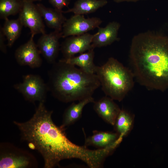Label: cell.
Listing matches in <instances>:
<instances>
[{"label": "cell", "instance_id": "12", "mask_svg": "<svg viewBox=\"0 0 168 168\" xmlns=\"http://www.w3.org/2000/svg\"><path fill=\"white\" fill-rule=\"evenodd\" d=\"M114 100L106 96L93 102V109L96 113L105 121L112 125H114L121 110Z\"/></svg>", "mask_w": 168, "mask_h": 168}, {"label": "cell", "instance_id": "11", "mask_svg": "<svg viewBox=\"0 0 168 168\" xmlns=\"http://www.w3.org/2000/svg\"><path fill=\"white\" fill-rule=\"evenodd\" d=\"M61 37V32L54 30L48 34H42L38 40L36 45L40 53L50 63L56 62L60 50L59 40Z\"/></svg>", "mask_w": 168, "mask_h": 168}, {"label": "cell", "instance_id": "4", "mask_svg": "<svg viewBox=\"0 0 168 168\" xmlns=\"http://www.w3.org/2000/svg\"><path fill=\"white\" fill-rule=\"evenodd\" d=\"M95 74L103 92L114 100L122 101L134 86V77L131 70L113 57L96 66Z\"/></svg>", "mask_w": 168, "mask_h": 168}, {"label": "cell", "instance_id": "20", "mask_svg": "<svg viewBox=\"0 0 168 168\" xmlns=\"http://www.w3.org/2000/svg\"><path fill=\"white\" fill-rule=\"evenodd\" d=\"M133 116L129 112L121 110L114 125L120 136L123 138L130 132L133 126Z\"/></svg>", "mask_w": 168, "mask_h": 168}, {"label": "cell", "instance_id": "3", "mask_svg": "<svg viewBox=\"0 0 168 168\" xmlns=\"http://www.w3.org/2000/svg\"><path fill=\"white\" fill-rule=\"evenodd\" d=\"M48 77V89L56 98L65 103L92 96L100 86L96 74L86 72L62 59L53 64Z\"/></svg>", "mask_w": 168, "mask_h": 168}, {"label": "cell", "instance_id": "16", "mask_svg": "<svg viewBox=\"0 0 168 168\" xmlns=\"http://www.w3.org/2000/svg\"><path fill=\"white\" fill-rule=\"evenodd\" d=\"M94 101V98L91 96L79 101L77 103L73 102L65 110L63 115L62 124L60 126L64 128L78 120L82 116V110L85 106Z\"/></svg>", "mask_w": 168, "mask_h": 168}, {"label": "cell", "instance_id": "19", "mask_svg": "<svg viewBox=\"0 0 168 168\" xmlns=\"http://www.w3.org/2000/svg\"><path fill=\"white\" fill-rule=\"evenodd\" d=\"M2 27V32L7 40V45L11 47L20 36L23 25L19 18L9 19L7 18Z\"/></svg>", "mask_w": 168, "mask_h": 168}, {"label": "cell", "instance_id": "10", "mask_svg": "<svg viewBox=\"0 0 168 168\" xmlns=\"http://www.w3.org/2000/svg\"><path fill=\"white\" fill-rule=\"evenodd\" d=\"M31 35L26 43L19 47L16 50L15 57L17 62L21 66H28L32 68L39 67L42 60L40 52Z\"/></svg>", "mask_w": 168, "mask_h": 168}, {"label": "cell", "instance_id": "18", "mask_svg": "<svg viewBox=\"0 0 168 168\" xmlns=\"http://www.w3.org/2000/svg\"><path fill=\"white\" fill-rule=\"evenodd\" d=\"M106 0H77L72 7L63 13L72 12L83 15L92 13L107 3Z\"/></svg>", "mask_w": 168, "mask_h": 168}, {"label": "cell", "instance_id": "14", "mask_svg": "<svg viewBox=\"0 0 168 168\" xmlns=\"http://www.w3.org/2000/svg\"><path fill=\"white\" fill-rule=\"evenodd\" d=\"M36 5L48 27L54 30L61 32L63 25L67 20L63 14V11L48 8L41 4Z\"/></svg>", "mask_w": 168, "mask_h": 168}, {"label": "cell", "instance_id": "6", "mask_svg": "<svg viewBox=\"0 0 168 168\" xmlns=\"http://www.w3.org/2000/svg\"><path fill=\"white\" fill-rule=\"evenodd\" d=\"M99 18L94 17L86 18L83 15L74 14L67 19L61 31L62 37L78 35L98 28L102 23Z\"/></svg>", "mask_w": 168, "mask_h": 168}, {"label": "cell", "instance_id": "2", "mask_svg": "<svg viewBox=\"0 0 168 168\" xmlns=\"http://www.w3.org/2000/svg\"><path fill=\"white\" fill-rule=\"evenodd\" d=\"M129 59L134 78L149 90L168 89V38L149 33L135 36Z\"/></svg>", "mask_w": 168, "mask_h": 168}, {"label": "cell", "instance_id": "5", "mask_svg": "<svg viewBox=\"0 0 168 168\" xmlns=\"http://www.w3.org/2000/svg\"><path fill=\"white\" fill-rule=\"evenodd\" d=\"M14 88L27 100L34 102L45 101L47 86L38 75L28 74L24 76L22 82L16 84Z\"/></svg>", "mask_w": 168, "mask_h": 168}, {"label": "cell", "instance_id": "9", "mask_svg": "<svg viewBox=\"0 0 168 168\" xmlns=\"http://www.w3.org/2000/svg\"><path fill=\"white\" fill-rule=\"evenodd\" d=\"M94 36V34L86 33L69 36L66 38L62 42L60 47L64 59L72 58L76 54H80L93 48L92 42Z\"/></svg>", "mask_w": 168, "mask_h": 168}, {"label": "cell", "instance_id": "1", "mask_svg": "<svg viewBox=\"0 0 168 168\" xmlns=\"http://www.w3.org/2000/svg\"><path fill=\"white\" fill-rule=\"evenodd\" d=\"M44 103L39 102L29 120L13 122L20 132L21 139L30 148L42 155L44 168L54 167L64 159L76 158L85 161L89 156L88 149L74 144L68 138L64 128L54 124L52 118L53 111L48 110Z\"/></svg>", "mask_w": 168, "mask_h": 168}, {"label": "cell", "instance_id": "22", "mask_svg": "<svg viewBox=\"0 0 168 168\" xmlns=\"http://www.w3.org/2000/svg\"><path fill=\"white\" fill-rule=\"evenodd\" d=\"M70 0H49V3L54 8L60 11H63L62 9L67 7Z\"/></svg>", "mask_w": 168, "mask_h": 168}, {"label": "cell", "instance_id": "7", "mask_svg": "<svg viewBox=\"0 0 168 168\" xmlns=\"http://www.w3.org/2000/svg\"><path fill=\"white\" fill-rule=\"evenodd\" d=\"M22 7L18 18L23 26L28 28L31 35L45 33V25L36 5L31 0H22Z\"/></svg>", "mask_w": 168, "mask_h": 168}, {"label": "cell", "instance_id": "13", "mask_svg": "<svg viewBox=\"0 0 168 168\" xmlns=\"http://www.w3.org/2000/svg\"><path fill=\"white\" fill-rule=\"evenodd\" d=\"M120 27L119 23L115 21L110 22L104 27H99L92 40V47L95 49L106 46L117 41Z\"/></svg>", "mask_w": 168, "mask_h": 168}, {"label": "cell", "instance_id": "24", "mask_svg": "<svg viewBox=\"0 0 168 168\" xmlns=\"http://www.w3.org/2000/svg\"><path fill=\"white\" fill-rule=\"evenodd\" d=\"M115 2H135L140 0H114Z\"/></svg>", "mask_w": 168, "mask_h": 168}, {"label": "cell", "instance_id": "8", "mask_svg": "<svg viewBox=\"0 0 168 168\" xmlns=\"http://www.w3.org/2000/svg\"><path fill=\"white\" fill-rule=\"evenodd\" d=\"M0 157V168H26L33 166L36 163L31 154L11 146L9 149H2Z\"/></svg>", "mask_w": 168, "mask_h": 168}, {"label": "cell", "instance_id": "17", "mask_svg": "<svg viewBox=\"0 0 168 168\" xmlns=\"http://www.w3.org/2000/svg\"><path fill=\"white\" fill-rule=\"evenodd\" d=\"M94 49H92L77 56L62 59L68 63L78 66L86 72L95 74L96 66L94 63Z\"/></svg>", "mask_w": 168, "mask_h": 168}, {"label": "cell", "instance_id": "21", "mask_svg": "<svg viewBox=\"0 0 168 168\" xmlns=\"http://www.w3.org/2000/svg\"><path fill=\"white\" fill-rule=\"evenodd\" d=\"M22 0H0V18L5 19L19 13L22 7Z\"/></svg>", "mask_w": 168, "mask_h": 168}, {"label": "cell", "instance_id": "25", "mask_svg": "<svg viewBox=\"0 0 168 168\" xmlns=\"http://www.w3.org/2000/svg\"><path fill=\"white\" fill-rule=\"evenodd\" d=\"M32 1H41V0H31Z\"/></svg>", "mask_w": 168, "mask_h": 168}, {"label": "cell", "instance_id": "15", "mask_svg": "<svg viewBox=\"0 0 168 168\" xmlns=\"http://www.w3.org/2000/svg\"><path fill=\"white\" fill-rule=\"evenodd\" d=\"M122 138L117 133L96 131L92 135L86 138L84 146H92L103 148L121 142Z\"/></svg>", "mask_w": 168, "mask_h": 168}, {"label": "cell", "instance_id": "23", "mask_svg": "<svg viewBox=\"0 0 168 168\" xmlns=\"http://www.w3.org/2000/svg\"><path fill=\"white\" fill-rule=\"evenodd\" d=\"M5 36L3 34L1 28H0V49L1 51L4 53L7 51L6 46L5 44Z\"/></svg>", "mask_w": 168, "mask_h": 168}]
</instances>
